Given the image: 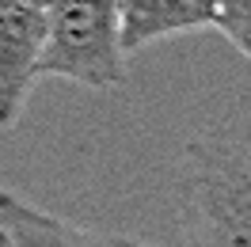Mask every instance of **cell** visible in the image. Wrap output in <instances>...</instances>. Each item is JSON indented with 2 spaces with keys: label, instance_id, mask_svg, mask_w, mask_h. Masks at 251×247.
<instances>
[{
  "label": "cell",
  "instance_id": "6da1fadb",
  "mask_svg": "<svg viewBox=\"0 0 251 247\" xmlns=\"http://www.w3.org/2000/svg\"><path fill=\"white\" fill-rule=\"evenodd\" d=\"M175 179L187 247H251V129L194 137Z\"/></svg>",
  "mask_w": 251,
  "mask_h": 247
},
{
  "label": "cell",
  "instance_id": "7a4b0ae2",
  "mask_svg": "<svg viewBox=\"0 0 251 247\" xmlns=\"http://www.w3.org/2000/svg\"><path fill=\"white\" fill-rule=\"evenodd\" d=\"M38 76H61L95 92L126 84L122 0H50V38Z\"/></svg>",
  "mask_w": 251,
  "mask_h": 247
},
{
  "label": "cell",
  "instance_id": "3957f363",
  "mask_svg": "<svg viewBox=\"0 0 251 247\" xmlns=\"http://www.w3.org/2000/svg\"><path fill=\"white\" fill-rule=\"evenodd\" d=\"M50 38V0H0V129L27 107Z\"/></svg>",
  "mask_w": 251,
  "mask_h": 247
},
{
  "label": "cell",
  "instance_id": "277c9868",
  "mask_svg": "<svg viewBox=\"0 0 251 247\" xmlns=\"http://www.w3.org/2000/svg\"><path fill=\"white\" fill-rule=\"evenodd\" d=\"M0 232L8 236V247H152L118 232H103L57 217L50 209H38L4 186H0Z\"/></svg>",
  "mask_w": 251,
  "mask_h": 247
},
{
  "label": "cell",
  "instance_id": "5b68a950",
  "mask_svg": "<svg viewBox=\"0 0 251 247\" xmlns=\"http://www.w3.org/2000/svg\"><path fill=\"white\" fill-rule=\"evenodd\" d=\"M217 27V0H122V49H137Z\"/></svg>",
  "mask_w": 251,
  "mask_h": 247
},
{
  "label": "cell",
  "instance_id": "8992f818",
  "mask_svg": "<svg viewBox=\"0 0 251 247\" xmlns=\"http://www.w3.org/2000/svg\"><path fill=\"white\" fill-rule=\"evenodd\" d=\"M217 31L251 61V0H217Z\"/></svg>",
  "mask_w": 251,
  "mask_h": 247
},
{
  "label": "cell",
  "instance_id": "52a82bcc",
  "mask_svg": "<svg viewBox=\"0 0 251 247\" xmlns=\"http://www.w3.org/2000/svg\"><path fill=\"white\" fill-rule=\"evenodd\" d=\"M0 247H8V236H4V232H0Z\"/></svg>",
  "mask_w": 251,
  "mask_h": 247
}]
</instances>
